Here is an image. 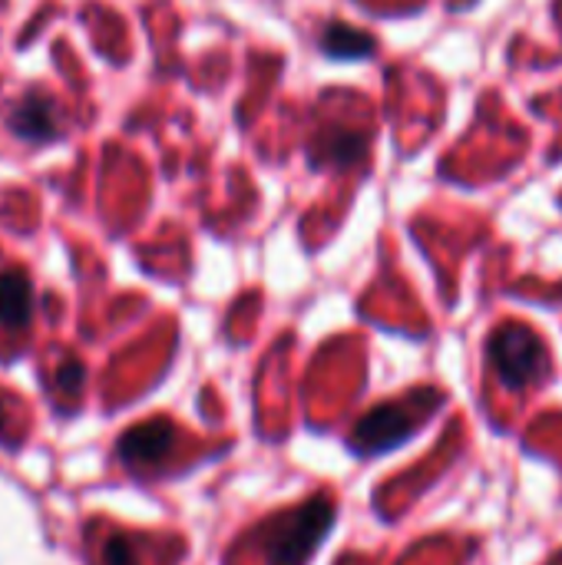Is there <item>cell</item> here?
Listing matches in <instances>:
<instances>
[{
	"instance_id": "obj_7",
	"label": "cell",
	"mask_w": 562,
	"mask_h": 565,
	"mask_svg": "<svg viewBox=\"0 0 562 565\" xmlns=\"http://www.w3.org/2000/svg\"><path fill=\"white\" fill-rule=\"evenodd\" d=\"M321 50L331 56V60H364L371 50H374V40L354 26H344V23H331L321 36Z\"/></svg>"
},
{
	"instance_id": "obj_2",
	"label": "cell",
	"mask_w": 562,
	"mask_h": 565,
	"mask_svg": "<svg viewBox=\"0 0 562 565\" xmlns=\"http://www.w3.org/2000/svg\"><path fill=\"white\" fill-rule=\"evenodd\" d=\"M424 397L427 394H421L407 404H384V407L371 411L354 430V440H351L354 450L364 457H378V454H388V450H397L401 444H407L421 430V424L434 414V407L441 404V397H431L421 407Z\"/></svg>"
},
{
	"instance_id": "obj_4",
	"label": "cell",
	"mask_w": 562,
	"mask_h": 565,
	"mask_svg": "<svg viewBox=\"0 0 562 565\" xmlns=\"http://www.w3.org/2000/svg\"><path fill=\"white\" fill-rule=\"evenodd\" d=\"M7 122H10L13 136H20V139H33V142H40V139H53V136H56L53 103H50L46 96H40V93H33V96L20 99V103L10 109Z\"/></svg>"
},
{
	"instance_id": "obj_3",
	"label": "cell",
	"mask_w": 562,
	"mask_h": 565,
	"mask_svg": "<svg viewBox=\"0 0 562 565\" xmlns=\"http://www.w3.org/2000/svg\"><path fill=\"white\" fill-rule=\"evenodd\" d=\"M331 526V507L325 500L265 526L268 533V565H305Z\"/></svg>"
},
{
	"instance_id": "obj_6",
	"label": "cell",
	"mask_w": 562,
	"mask_h": 565,
	"mask_svg": "<svg viewBox=\"0 0 562 565\" xmlns=\"http://www.w3.org/2000/svg\"><path fill=\"white\" fill-rule=\"evenodd\" d=\"M33 315V291L20 271L0 278V324L3 328H26Z\"/></svg>"
},
{
	"instance_id": "obj_5",
	"label": "cell",
	"mask_w": 562,
	"mask_h": 565,
	"mask_svg": "<svg viewBox=\"0 0 562 565\" xmlns=\"http://www.w3.org/2000/svg\"><path fill=\"white\" fill-rule=\"evenodd\" d=\"M169 444H172L169 430H166L162 424H149V427H139V430H132V434L123 437L119 457H123L126 463H132V467H136V463H139V467H149V463H159V460L166 457Z\"/></svg>"
},
{
	"instance_id": "obj_8",
	"label": "cell",
	"mask_w": 562,
	"mask_h": 565,
	"mask_svg": "<svg viewBox=\"0 0 562 565\" xmlns=\"http://www.w3.org/2000/svg\"><path fill=\"white\" fill-rule=\"evenodd\" d=\"M364 152V139L351 129H331L318 139V156L321 162H331V166H351L358 162Z\"/></svg>"
},
{
	"instance_id": "obj_9",
	"label": "cell",
	"mask_w": 562,
	"mask_h": 565,
	"mask_svg": "<svg viewBox=\"0 0 562 565\" xmlns=\"http://www.w3.org/2000/svg\"><path fill=\"white\" fill-rule=\"evenodd\" d=\"M106 565H132V550L126 543H109L106 546Z\"/></svg>"
},
{
	"instance_id": "obj_1",
	"label": "cell",
	"mask_w": 562,
	"mask_h": 565,
	"mask_svg": "<svg viewBox=\"0 0 562 565\" xmlns=\"http://www.w3.org/2000/svg\"><path fill=\"white\" fill-rule=\"evenodd\" d=\"M487 358L497 381L507 391H527L540 384L550 371V354L543 341L523 324H503L487 341Z\"/></svg>"
}]
</instances>
